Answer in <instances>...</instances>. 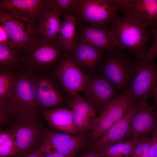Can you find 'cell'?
I'll return each mask as SVG.
<instances>
[{
	"label": "cell",
	"instance_id": "obj_1",
	"mask_svg": "<svg viewBox=\"0 0 157 157\" xmlns=\"http://www.w3.org/2000/svg\"><path fill=\"white\" fill-rule=\"evenodd\" d=\"M34 73L23 69L10 97L0 103L1 122L8 124L10 120L39 118Z\"/></svg>",
	"mask_w": 157,
	"mask_h": 157
},
{
	"label": "cell",
	"instance_id": "obj_2",
	"mask_svg": "<svg viewBox=\"0 0 157 157\" xmlns=\"http://www.w3.org/2000/svg\"><path fill=\"white\" fill-rule=\"evenodd\" d=\"M108 26L117 48L127 50L136 59L144 58L150 39L147 26L132 18L119 16Z\"/></svg>",
	"mask_w": 157,
	"mask_h": 157
},
{
	"label": "cell",
	"instance_id": "obj_3",
	"mask_svg": "<svg viewBox=\"0 0 157 157\" xmlns=\"http://www.w3.org/2000/svg\"><path fill=\"white\" fill-rule=\"evenodd\" d=\"M66 52L58 37L48 40L38 35L22 55L23 69L34 73L52 70L59 64Z\"/></svg>",
	"mask_w": 157,
	"mask_h": 157
},
{
	"label": "cell",
	"instance_id": "obj_4",
	"mask_svg": "<svg viewBox=\"0 0 157 157\" xmlns=\"http://www.w3.org/2000/svg\"><path fill=\"white\" fill-rule=\"evenodd\" d=\"M157 86V64L144 58L136 59L127 92L134 105L153 97Z\"/></svg>",
	"mask_w": 157,
	"mask_h": 157
},
{
	"label": "cell",
	"instance_id": "obj_5",
	"mask_svg": "<svg viewBox=\"0 0 157 157\" xmlns=\"http://www.w3.org/2000/svg\"><path fill=\"white\" fill-rule=\"evenodd\" d=\"M134 61L124 50L116 49L104 57L100 74L120 92L127 90L129 85Z\"/></svg>",
	"mask_w": 157,
	"mask_h": 157
},
{
	"label": "cell",
	"instance_id": "obj_6",
	"mask_svg": "<svg viewBox=\"0 0 157 157\" xmlns=\"http://www.w3.org/2000/svg\"><path fill=\"white\" fill-rule=\"evenodd\" d=\"M117 0H78L74 17L77 26L100 24L109 26L119 16Z\"/></svg>",
	"mask_w": 157,
	"mask_h": 157
},
{
	"label": "cell",
	"instance_id": "obj_7",
	"mask_svg": "<svg viewBox=\"0 0 157 157\" xmlns=\"http://www.w3.org/2000/svg\"><path fill=\"white\" fill-rule=\"evenodd\" d=\"M8 130L13 134L17 150L16 157H22L40 147L44 129L39 118L14 119Z\"/></svg>",
	"mask_w": 157,
	"mask_h": 157
},
{
	"label": "cell",
	"instance_id": "obj_8",
	"mask_svg": "<svg viewBox=\"0 0 157 157\" xmlns=\"http://www.w3.org/2000/svg\"><path fill=\"white\" fill-rule=\"evenodd\" d=\"M34 76L38 105L40 110L63 107L65 101H69L63 88L53 75L51 70L35 72Z\"/></svg>",
	"mask_w": 157,
	"mask_h": 157
},
{
	"label": "cell",
	"instance_id": "obj_9",
	"mask_svg": "<svg viewBox=\"0 0 157 157\" xmlns=\"http://www.w3.org/2000/svg\"><path fill=\"white\" fill-rule=\"evenodd\" d=\"M133 105L127 89L120 92L100 112L90 129V137L92 142L104 134Z\"/></svg>",
	"mask_w": 157,
	"mask_h": 157
},
{
	"label": "cell",
	"instance_id": "obj_10",
	"mask_svg": "<svg viewBox=\"0 0 157 157\" xmlns=\"http://www.w3.org/2000/svg\"><path fill=\"white\" fill-rule=\"evenodd\" d=\"M0 24L5 28L15 49L22 55L28 44L38 36L35 21L15 16L1 8Z\"/></svg>",
	"mask_w": 157,
	"mask_h": 157
},
{
	"label": "cell",
	"instance_id": "obj_11",
	"mask_svg": "<svg viewBox=\"0 0 157 157\" xmlns=\"http://www.w3.org/2000/svg\"><path fill=\"white\" fill-rule=\"evenodd\" d=\"M51 72L61 84L69 101L82 91L91 78L76 65L71 52H68L65 53L60 63Z\"/></svg>",
	"mask_w": 157,
	"mask_h": 157
},
{
	"label": "cell",
	"instance_id": "obj_12",
	"mask_svg": "<svg viewBox=\"0 0 157 157\" xmlns=\"http://www.w3.org/2000/svg\"><path fill=\"white\" fill-rule=\"evenodd\" d=\"M157 131V114L146 101L137 104L129 130L123 140L134 143L146 138Z\"/></svg>",
	"mask_w": 157,
	"mask_h": 157
},
{
	"label": "cell",
	"instance_id": "obj_13",
	"mask_svg": "<svg viewBox=\"0 0 157 157\" xmlns=\"http://www.w3.org/2000/svg\"><path fill=\"white\" fill-rule=\"evenodd\" d=\"M86 134H70L45 128L42 145L54 150L68 157H75L85 145Z\"/></svg>",
	"mask_w": 157,
	"mask_h": 157
},
{
	"label": "cell",
	"instance_id": "obj_14",
	"mask_svg": "<svg viewBox=\"0 0 157 157\" xmlns=\"http://www.w3.org/2000/svg\"><path fill=\"white\" fill-rule=\"evenodd\" d=\"M81 92L96 112H100L119 94L115 87L100 74L91 78Z\"/></svg>",
	"mask_w": 157,
	"mask_h": 157
},
{
	"label": "cell",
	"instance_id": "obj_15",
	"mask_svg": "<svg viewBox=\"0 0 157 157\" xmlns=\"http://www.w3.org/2000/svg\"><path fill=\"white\" fill-rule=\"evenodd\" d=\"M104 52L86 42L77 39L76 45L71 54L76 65L91 78L96 76L102 64Z\"/></svg>",
	"mask_w": 157,
	"mask_h": 157
},
{
	"label": "cell",
	"instance_id": "obj_16",
	"mask_svg": "<svg viewBox=\"0 0 157 157\" xmlns=\"http://www.w3.org/2000/svg\"><path fill=\"white\" fill-rule=\"evenodd\" d=\"M118 12L138 20L149 28L157 26V0H117Z\"/></svg>",
	"mask_w": 157,
	"mask_h": 157
},
{
	"label": "cell",
	"instance_id": "obj_17",
	"mask_svg": "<svg viewBox=\"0 0 157 157\" xmlns=\"http://www.w3.org/2000/svg\"><path fill=\"white\" fill-rule=\"evenodd\" d=\"M0 8L15 16L37 22L51 9L50 0H0Z\"/></svg>",
	"mask_w": 157,
	"mask_h": 157
},
{
	"label": "cell",
	"instance_id": "obj_18",
	"mask_svg": "<svg viewBox=\"0 0 157 157\" xmlns=\"http://www.w3.org/2000/svg\"><path fill=\"white\" fill-rule=\"evenodd\" d=\"M77 39L86 42L107 53L117 48L108 26L88 24L77 26Z\"/></svg>",
	"mask_w": 157,
	"mask_h": 157
},
{
	"label": "cell",
	"instance_id": "obj_19",
	"mask_svg": "<svg viewBox=\"0 0 157 157\" xmlns=\"http://www.w3.org/2000/svg\"><path fill=\"white\" fill-rule=\"evenodd\" d=\"M137 104L131 106L123 116L104 134L93 143V149L98 152L123 140L130 127Z\"/></svg>",
	"mask_w": 157,
	"mask_h": 157
},
{
	"label": "cell",
	"instance_id": "obj_20",
	"mask_svg": "<svg viewBox=\"0 0 157 157\" xmlns=\"http://www.w3.org/2000/svg\"><path fill=\"white\" fill-rule=\"evenodd\" d=\"M74 121L78 134H86L90 130L97 116L96 111L86 99L78 93L70 100Z\"/></svg>",
	"mask_w": 157,
	"mask_h": 157
},
{
	"label": "cell",
	"instance_id": "obj_21",
	"mask_svg": "<svg viewBox=\"0 0 157 157\" xmlns=\"http://www.w3.org/2000/svg\"><path fill=\"white\" fill-rule=\"evenodd\" d=\"M40 112L53 130L69 134H79L72 109L60 107L49 110L40 109Z\"/></svg>",
	"mask_w": 157,
	"mask_h": 157
},
{
	"label": "cell",
	"instance_id": "obj_22",
	"mask_svg": "<svg viewBox=\"0 0 157 157\" xmlns=\"http://www.w3.org/2000/svg\"><path fill=\"white\" fill-rule=\"evenodd\" d=\"M60 17L51 9L47 11L36 22L38 35L48 40L58 38L61 23Z\"/></svg>",
	"mask_w": 157,
	"mask_h": 157
},
{
	"label": "cell",
	"instance_id": "obj_23",
	"mask_svg": "<svg viewBox=\"0 0 157 157\" xmlns=\"http://www.w3.org/2000/svg\"><path fill=\"white\" fill-rule=\"evenodd\" d=\"M77 22L75 18L70 15L63 17L58 37L66 51L71 52L74 48L77 39Z\"/></svg>",
	"mask_w": 157,
	"mask_h": 157
},
{
	"label": "cell",
	"instance_id": "obj_24",
	"mask_svg": "<svg viewBox=\"0 0 157 157\" xmlns=\"http://www.w3.org/2000/svg\"><path fill=\"white\" fill-rule=\"evenodd\" d=\"M22 57L15 48L0 44V69L20 72L23 68Z\"/></svg>",
	"mask_w": 157,
	"mask_h": 157
},
{
	"label": "cell",
	"instance_id": "obj_25",
	"mask_svg": "<svg viewBox=\"0 0 157 157\" xmlns=\"http://www.w3.org/2000/svg\"><path fill=\"white\" fill-rule=\"evenodd\" d=\"M19 72L14 70L0 69V103L6 101L11 96Z\"/></svg>",
	"mask_w": 157,
	"mask_h": 157
},
{
	"label": "cell",
	"instance_id": "obj_26",
	"mask_svg": "<svg viewBox=\"0 0 157 157\" xmlns=\"http://www.w3.org/2000/svg\"><path fill=\"white\" fill-rule=\"evenodd\" d=\"M135 143L123 140L99 152L102 157H129Z\"/></svg>",
	"mask_w": 157,
	"mask_h": 157
},
{
	"label": "cell",
	"instance_id": "obj_27",
	"mask_svg": "<svg viewBox=\"0 0 157 157\" xmlns=\"http://www.w3.org/2000/svg\"><path fill=\"white\" fill-rule=\"evenodd\" d=\"M17 152V148L13 133L8 130H1L0 157L16 156Z\"/></svg>",
	"mask_w": 157,
	"mask_h": 157
},
{
	"label": "cell",
	"instance_id": "obj_28",
	"mask_svg": "<svg viewBox=\"0 0 157 157\" xmlns=\"http://www.w3.org/2000/svg\"><path fill=\"white\" fill-rule=\"evenodd\" d=\"M51 9L60 17H74L78 0H50Z\"/></svg>",
	"mask_w": 157,
	"mask_h": 157
},
{
	"label": "cell",
	"instance_id": "obj_29",
	"mask_svg": "<svg viewBox=\"0 0 157 157\" xmlns=\"http://www.w3.org/2000/svg\"><path fill=\"white\" fill-rule=\"evenodd\" d=\"M152 141L151 136L135 143L129 157H151Z\"/></svg>",
	"mask_w": 157,
	"mask_h": 157
},
{
	"label": "cell",
	"instance_id": "obj_30",
	"mask_svg": "<svg viewBox=\"0 0 157 157\" xmlns=\"http://www.w3.org/2000/svg\"><path fill=\"white\" fill-rule=\"evenodd\" d=\"M152 34L154 35V40L144 58L149 60L154 61L157 57V26L152 29Z\"/></svg>",
	"mask_w": 157,
	"mask_h": 157
},
{
	"label": "cell",
	"instance_id": "obj_31",
	"mask_svg": "<svg viewBox=\"0 0 157 157\" xmlns=\"http://www.w3.org/2000/svg\"><path fill=\"white\" fill-rule=\"evenodd\" d=\"M0 44L6 45L15 48L14 45L8 36L5 28L0 24Z\"/></svg>",
	"mask_w": 157,
	"mask_h": 157
},
{
	"label": "cell",
	"instance_id": "obj_32",
	"mask_svg": "<svg viewBox=\"0 0 157 157\" xmlns=\"http://www.w3.org/2000/svg\"><path fill=\"white\" fill-rule=\"evenodd\" d=\"M44 157H68L53 149L41 145L40 147Z\"/></svg>",
	"mask_w": 157,
	"mask_h": 157
},
{
	"label": "cell",
	"instance_id": "obj_33",
	"mask_svg": "<svg viewBox=\"0 0 157 157\" xmlns=\"http://www.w3.org/2000/svg\"><path fill=\"white\" fill-rule=\"evenodd\" d=\"M152 141L151 149V157H157V131L152 135Z\"/></svg>",
	"mask_w": 157,
	"mask_h": 157
},
{
	"label": "cell",
	"instance_id": "obj_34",
	"mask_svg": "<svg viewBox=\"0 0 157 157\" xmlns=\"http://www.w3.org/2000/svg\"><path fill=\"white\" fill-rule=\"evenodd\" d=\"M22 157H44V156L40 147L35 151Z\"/></svg>",
	"mask_w": 157,
	"mask_h": 157
},
{
	"label": "cell",
	"instance_id": "obj_35",
	"mask_svg": "<svg viewBox=\"0 0 157 157\" xmlns=\"http://www.w3.org/2000/svg\"><path fill=\"white\" fill-rule=\"evenodd\" d=\"M93 150L83 154L81 157H102L99 152Z\"/></svg>",
	"mask_w": 157,
	"mask_h": 157
},
{
	"label": "cell",
	"instance_id": "obj_36",
	"mask_svg": "<svg viewBox=\"0 0 157 157\" xmlns=\"http://www.w3.org/2000/svg\"><path fill=\"white\" fill-rule=\"evenodd\" d=\"M154 99L152 106H151L157 114V86L155 89L153 95Z\"/></svg>",
	"mask_w": 157,
	"mask_h": 157
}]
</instances>
